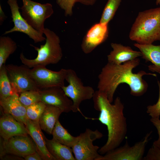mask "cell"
Instances as JSON below:
<instances>
[{
  "label": "cell",
  "instance_id": "obj_8",
  "mask_svg": "<svg viewBox=\"0 0 160 160\" xmlns=\"http://www.w3.org/2000/svg\"><path fill=\"white\" fill-rule=\"evenodd\" d=\"M152 131L147 133L140 141L132 146L129 145L127 141L125 144L110 151L99 160H143L146 146L150 139Z\"/></svg>",
  "mask_w": 160,
  "mask_h": 160
},
{
  "label": "cell",
  "instance_id": "obj_18",
  "mask_svg": "<svg viewBox=\"0 0 160 160\" xmlns=\"http://www.w3.org/2000/svg\"><path fill=\"white\" fill-rule=\"evenodd\" d=\"M113 50L107 56L108 62L121 64L142 56L140 51L133 50L130 47L116 43H111Z\"/></svg>",
  "mask_w": 160,
  "mask_h": 160
},
{
  "label": "cell",
  "instance_id": "obj_5",
  "mask_svg": "<svg viewBox=\"0 0 160 160\" xmlns=\"http://www.w3.org/2000/svg\"><path fill=\"white\" fill-rule=\"evenodd\" d=\"M68 85L62 87L66 95L73 102L72 111L82 113L80 106L83 101L92 98L95 92L93 88L90 86H85L73 69H67L65 79Z\"/></svg>",
  "mask_w": 160,
  "mask_h": 160
},
{
  "label": "cell",
  "instance_id": "obj_11",
  "mask_svg": "<svg viewBox=\"0 0 160 160\" xmlns=\"http://www.w3.org/2000/svg\"><path fill=\"white\" fill-rule=\"evenodd\" d=\"M67 72V69L62 68L55 71L47 69L46 66L39 65L31 69L30 73L39 90L63 87Z\"/></svg>",
  "mask_w": 160,
  "mask_h": 160
},
{
  "label": "cell",
  "instance_id": "obj_16",
  "mask_svg": "<svg viewBox=\"0 0 160 160\" xmlns=\"http://www.w3.org/2000/svg\"><path fill=\"white\" fill-rule=\"evenodd\" d=\"M19 95L16 93L0 99V107L4 113L10 114L17 121L25 125L28 119L26 108L20 101Z\"/></svg>",
  "mask_w": 160,
  "mask_h": 160
},
{
  "label": "cell",
  "instance_id": "obj_15",
  "mask_svg": "<svg viewBox=\"0 0 160 160\" xmlns=\"http://www.w3.org/2000/svg\"><path fill=\"white\" fill-rule=\"evenodd\" d=\"M28 135L35 142L37 152L43 160H55L48 151L46 147V137L43 133L39 121L28 119L25 125Z\"/></svg>",
  "mask_w": 160,
  "mask_h": 160
},
{
  "label": "cell",
  "instance_id": "obj_28",
  "mask_svg": "<svg viewBox=\"0 0 160 160\" xmlns=\"http://www.w3.org/2000/svg\"><path fill=\"white\" fill-rule=\"evenodd\" d=\"M159 87V97L156 104L147 107L146 112L152 118H159L160 116V82L158 81Z\"/></svg>",
  "mask_w": 160,
  "mask_h": 160
},
{
  "label": "cell",
  "instance_id": "obj_10",
  "mask_svg": "<svg viewBox=\"0 0 160 160\" xmlns=\"http://www.w3.org/2000/svg\"><path fill=\"white\" fill-rule=\"evenodd\" d=\"M6 66L12 87L19 95L24 91L39 90L31 75V69L28 67L24 64L17 65L10 64Z\"/></svg>",
  "mask_w": 160,
  "mask_h": 160
},
{
  "label": "cell",
  "instance_id": "obj_20",
  "mask_svg": "<svg viewBox=\"0 0 160 160\" xmlns=\"http://www.w3.org/2000/svg\"><path fill=\"white\" fill-rule=\"evenodd\" d=\"M41 115L39 123L42 130L47 134H52L53 130L62 111L59 108L49 105Z\"/></svg>",
  "mask_w": 160,
  "mask_h": 160
},
{
  "label": "cell",
  "instance_id": "obj_14",
  "mask_svg": "<svg viewBox=\"0 0 160 160\" xmlns=\"http://www.w3.org/2000/svg\"><path fill=\"white\" fill-rule=\"evenodd\" d=\"M108 34V24L99 23L94 25L88 31L82 41L81 47L85 54L91 52L103 43Z\"/></svg>",
  "mask_w": 160,
  "mask_h": 160
},
{
  "label": "cell",
  "instance_id": "obj_21",
  "mask_svg": "<svg viewBox=\"0 0 160 160\" xmlns=\"http://www.w3.org/2000/svg\"><path fill=\"white\" fill-rule=\"evenodd\" d=\"M47 148L55 160H76L71 148L65 145L52 138L45 139Z\"/></svg>",
  "mask_w": 160,
  "mask_h": 160
},
{
  "label": "cell",
  "instance_id": "obj_13",
  "mask_svg": "<svg viewBox=\"0 0 160 160\" xmlns=\"http://www.w3.org/2000/svg\"><path fill=\"white\" fill-rule=\"evenodd\" d=\"M38 91L41 95V101L46 105L57 107L63 112L72 111V101L69 99L62 87H55Z\"/></svg>",
  "mask_w": 160,
  "mask_h": 160
},
{
  "label": "cell",
  "instance_id": "obj_3",
  "mask_svg": "<svg viewBox=\"0 0 160 160\" xmlns=\"http://www.w3.org/2000/svg\"><path fill=\"white\" fill-rule=\"evenodd\" d=\"M129 37L140 44L160 41V7L139 12L132 25Z\"/></svg>",
  "mask_w": 160,
  "mask_h": 160
},
{
  "label": "cell",
  "instance_id": "obj_4",
  "mask_svg": "<svg viewBox=\"0 0 160 160\" xmlns=\"http://www.w3.org/2000/svg\"><path fill=\"white\" fill-rule=\"evenodd\" d=\"M46 36V42L39 48L30 44L38 52L36 57L34 59L27 58L21 53L20 59L22 63L30 68L37 65L46 66L50 64H56L62 59L63 53L60 45L58 36L53 31L45 28L44 31Z\"/></svg>",
  "mask_w": 160,
  "mask_h": 160
},
{
  "label": "cell",
  "instance_id": "obj_1",
  "mask_svg": "<svg viewBox=\"0 0 160 160\" xmlns=\"http://www.w3.org/2000/svg\"><path fill=\"white\" fill-rule=\"evenodd\" d=\"M140 60L136 58L123 64H118L108 63L102 68L98 76V90L104 93L112 103L114 93L118 86L122 83L128 84L130 94L135 96L143 95L147 91L148 85L143 79L145 75L156 76L155 74L141 71L137 73L133 69L138 66Z\"/></svg>",
  "mask_w": 160,
  "mask_h": 160
},
{
  "label": "cell",
  "instance_id": "obj_12",
  "mask_svg": "<svg viewBox=\"0 0 160 160\" xmlns=\"http://www.w3.org/2000/svg\"><path fill=\"white\" fill-rule=\"evenodd\" d=\"M7 2L10 7L12 21L14 25L12 29L6 31L4 35L15 32H19L28 35L35 43L46 40V38L43 36V34L33 28L23 17L19 12L20 8L17 0H8Z\"/></svg>",
  "mask_w": 160,
  "mask_h": 160
},
{
  "label": "cell",
  "instance_id": "obj_24",
  "mask_svg": "<svg viewBox=\"0 0 160 160\" xmlns=\"http://www.w3.org/2000/svg\"><path fill=\"white\" fill-rule=\"evenodd\" d=\"M16 93H17L12 87L6 65L4 64L0 68V99L6 98Z\"/></svg>",
  "mask_w": 160,
  "mask_h": 160
},
{
  "label": "cell",
  "instance_id": "obj_23",
  "mask_svg": "<svg viewBox=\"0 0 160 160\" xmlns=\"http://www.w3.org/2000/svg\"><path fill=\"white\" fill-rule=\"evenodd\" d=\"M16 42L9 36L0 37V68L5 64L7 59L17 48Z\"/></svg>",
  "mask_w": 160,
  "mask_h": 160
},
{
  "label": "cell",
  "instance_id": "obj_35",
  "mask_svg": "<svg viewBox=\"0 0 160 160\" xmlns=\"http://www.w3.org/2000/svg\"><path fill=\"white\" fill-rule=\"evenodd\" d=\"M156 1V3L157 5H160V0H155Z\"/></svg>",
  "mask_w": 160,
  "mask_h": 160
},
{
  "label": "cell",
  "instance_id": "obj_33",
  "mask_svg": "<svg viewBox=\"0 0 160 160\" xmlns=\"http://www.w3.org/2000/svg\"><path fill=\"white\" fill-rule=\"evenodd\" d=\"M0 159L1 160H24L23 157L10 154H6L0 157Z\"/></svg>",
  "mask_w": 160,
  "mask_h": 160
},
{
  "label": "cell",
  "instance_id": "obj_30",
  "mask_svg": "<svg viewBox=\"0 0 160 160\" xmlns=\"http://www.w3.org/2000/svg\"><path fill=\"white\" fill-rule=\"evenodd\" d=\"M143 160H160V147L153 144Z\"/></svg>",
  "mask_w": 160,
  "mask_h": 160
},
{
  "label": "cell",
  "instance_id": "obj_7",
  "mask_svg": "<svg viewBox=\"0 0 160 160\" xmlns=\"http://www.w3.org/2000/svg\"><path fill=\"white\" fill-rule=\"evenodd\" d=\"M21 15L33 28L43 34L45 20L53 13L50 3L41 4L31 0H22Z\"/></svg>",
  "mask_w": 160,
  "mask_h": 160
},
{
  "label": "cell",
  "instance_id": "obj_26",
  "mask_svg": "<svg viewBox=\"0 0 160 160\" xmlns=\"http://www.w3.org/2000/svg\"><path fill=\"white\" fill-rule=\"evenodd\" d=\"M19 99L21 103L26 108L41 101V95L38 90H28L21 93Z\"/></svg>",
  "mask_w": 160,
  "mask_h": 160
},
{
  "label": "cell",
  "instance_id": "obj_22",
  "mask_svg": "<svg viewBox=\"0 0 160 160\" xmlns=\"http://www.w3.org/2000/svg\"><path fill=\"white\" fill-rule=\"evenodd\" d=\"M53 138L60 143L72 148L76 142L78 137L70 134L61 125L59 120L57 121L53 130Z\"/></svg>",
  "mask_w": 160,
  "mask_h": 160
},
{
  "label": "cell",
  "instance_id": "obj_29",
  "mask_svg": "<svg viewBox=\"0 0 160 160\" xmlns=\"http://www.w3.org/2000/svg\"><path fill=\"white\" fill-rule=\"evenodd\" d=\"M57 3L64 10L65 16L72 15V8L76 3L75 0H57Z\"/></svg>",
  "mask_w": 160,
  "mask_h": 160
},
{
  "label": "cell",
  "instance_id": "obj_6",
  "mask_svg": "<svg viewBox=\"0 0 160 160\" xmlns=\"http://www.w3.org/2000/svg\"><path fill=\"white\" fill-rule=\"evenodd\" d=\"M103 136V134L97 129L93 131L89 128L80 133L71 148L76 160H99L102 156L98 152L99 147L93 143Z\"/></svg>",
  "mask_w": 160,
  "mask_h": 160
},
{
  "label": "cell",
  "instance_id": "obj_27",
  "mask_svg": "<svg viewBox=\"0 0 160 160\" xmlns=\"http://www.w3.org/2000/svg\"><path fill=\"white\" fill-rule=\"evenodd\" d=\"M46 105L40 101L26 108V114L28 119L34 121H38L44 110Z\"/></svg>",
  "mask_w": 160,
  "mask_h": 160
},
{
  "label": "cell",
  "instance_id": "obj_31",
  "mask_svg": "<svg viewBox=\"0 0 160 160\" xmlns=\"http://www.w3.org/2000/svg\"><path fill=\"white\" fill-rule=\"evenodd\" d=\"M150 121L157 129L159 136L157 140L154 141L153 144L160 147V120L159 118H151Z\"/></svg>",
  "mask_w": 160,
  "mask_h": 160
},
{
  "label": "cell",
  "instance_id": "obj_34",
  "mask_svg": "<svg viewBox=\"0 0 160 160\" xmlns=\"http://www.w3.org/2000/svg\"><path fill=\"white\" fill-rule=\"evenodd\" d=\"M97 0H75L76 2H79L86 5H92Z\"/></svg>",
  "mask_w": 160,
  "mask_h": 160
},
{
  "label": "cell",
  "instance_id": "obj_25",
  "mask_svg": "<svg viewBox=\"0 0 160 160\" xmlns=\"http://www.w3.org/2000/svg\"><path fill=\"white\" fill-rule=\"evenodd\" d=\"M121 0H108L103 9L100 23L108 24L113 18Z\"/></svg>",
  "mask_w": 160,
  "mask_h": 160
},
{
  "label": "cell",
  "instance_id": "obj_17",
  "mask_svg": "<svg viewBox=\"0 0 160 160\" xmlns=\"http://www.w3.org/2000/svg\"><path fill=\"white\" fill-rule=\"evenodd\" d=\"M27 135H28V132L24 124L10 114L4 113L0 119V135L3 139L6 140L14 136Z\"/></svg>",
  "mask_w": 160,
  "mask_h": 160
},
{
  "label": "cell",
  "instance_id": "obj_32",
  "mask_svg": "<svg viewBox=\"0 0 160 160\" xmlns=\"http://www.w3.org/2000/svg\"><path fill=\"white\" fill-rule=\"evenodd\" d=\"M25 160H41V157L36 151L33 153L23 157Z\"/></svg>",
  "mask_w": 160,
  "mask_h": 160
},
{
  "label": "cell",
  "instance_id": "obj_9",
  "mask_svg": "<svg viewBox=\"0 0 160 160\" xmlns=\"http://www.w3.org/2000/svg\"><path fill=\"white\" fill-rule=\"evenodd\" d=\"M28 135L13 136L0 142V157L6 154L23 157L37 151L36 146Z\"/></svg>",
  "mask_w": 160,
  "mask_h": 160
},
{
  "label": "cell",
  "instance_id": "obj_19",
  "mask_svg": "<svg viewBox=\"0 0 160 160\" xmlns=\"http://www.w3.org/2000/svg\"><path fill=\"white\" fill-rule=\"evenodd\" d=\"M134 45L139 49L143 58L146 62H150L153 64L148 66L149 70L160 73V45L140 44L137 43Z\"/></svg>",
  "mask_w": 160,
  "mask_h": 160
},
{
  "label": "cell",
  "instance_id": "obj_2",
  "mask_svg": "<svg viewBox=\"0 0 160 160\" xmlns=\"http://www.w3.org/2000/svg\"><path fill=\"white\" fill-rule=\"evenodd\" d=\"M92 99L94 108L100 112L98 118L93 119L98 120L107 128V140L98 151L100 154L104 155L119 147L126 137L127 125L124 105L118 97L112 104L106 95L98 90L95 92Z\"/></svg>",
  "mask_w": 160,
  "mask_h": 160
}]
</instances>
